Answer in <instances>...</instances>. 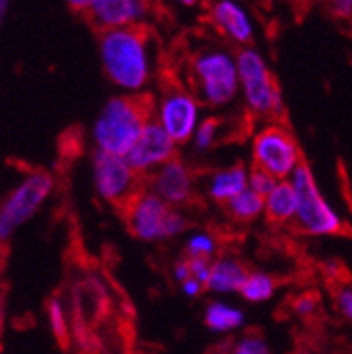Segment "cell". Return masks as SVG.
I'll return each mask as SVG.
<instances>
[{
  "instance_id": "cell-29",
  "label": "cell",
  "mask_w": 352,
  "mask_h": 354,
  "mask_svg": "<svg viewBox=\"0 0 352 354\" xmlns=\"http://www.w3.org/2000/svg\"><path fill=\"white\" fill-rule=\"evenodd\" d=\"M327 7L333 15L342 19L352 17V0H327Z\"/></svg>"
},
{
  "instance_id": "cell-34",
  "label": "cell",
  "mask_w": 352,
  "mask_h": 354,
  "mask_svg": "<svg viewBox=\"0 0 352 354\" xmlns=\"http://www.w3.org/2000/svg\"><path fill=\"white\" fill-rule=\"evenodd\" d=\"M180 5H184V7H196L201 0H178Z\"/></svg>"
},
{
  "instance_id": "cell-14",
  "label": "cell",
  "mask_w": 352,
  "mask_h": 354,
  "mask_svg": "<svg viewBox=\"0 0 352 354\" xmlns=\"http://www.w3.org/2000/svg\"><path fill=\"white\" fill-rule=\"evenodd\" d=\"M150 0H100L86 15L100 32H106L116 28L146 26L144 21L150 17Z\"/></svg>"
},
{
  "instance_id": "cell-12",
  "label": "cell",
  "mask_w": 352,
  "mask_h": 354,
  "mask_svg": "<svg viewBox=\"0 0 352 354\" xmlns=\"http://www.w3.org/2000/svg\"><path fill=\"white\" fill-rule=\"evenodd\" d=\"M175 152H178V144L169 138V133L156 120H150L140 136L138 144L129 150L124 158L142 177H146L154 173L158 167H163L165 162L173 160Z\"/></svg>"
},
{
  "instance_id": "cell-3",
  "label": "cell",
  "mask_w": 352,
  "mask_h": 354,
  "mask_svg": "<svg viewBox=\"0 0 352 354\" xmlns=\"http://www.w3.org/2000/svg\"><path fill=\"white\" fill-rule=\"evenodd\" d=\"M190 88L207 108H228L241 97L237 53L222 44H205L188 62Z\"/></svg>"
},
{
  "instance_id": "cell-35",
  "label": "cell",
  "mask_w": 352,
  "mask_h": 354,
  "mask_svg": "<svg viewBox=\"0 0 352 354\" xmlns=\"http://www.w3.org/2000/svg\"><path fill=\"white\" fill-rule=\"evenodd\" d=\"M3 319H5V310H3V297H0V333H3Z\"/></svg>"
},
{
  "instance_id": "cell-28",
  "label": "cell",
  "mask_w": 352,
  "mask_h": 354,
  "mask_svg": "<svg viewBox=\"0 0 352 354\" xmlns=\"http://www.w3.org/2000/svg\"><path fill=\"white\" fill-rule=\"evenodd\" d=\"M293 308H295V313H297L299 317H311V315L317 313L319 301H317V297H315L313 293H304L302 297L295 299Z\"/></svg>"
},
{
  "instance_id": "cell-7",
  "label": "cell",
  "mask_w": 352,
  "mask_h": 354,
  "mask_svg": "<svg viewBox=\"0 0 352 354\" xmlns=\"http://www.w3.org/2000/svg\"><path fill=\"white\" fill-rule=\"evenodd\" d=\"M203 104L190 86L180 80H167L160 86V93L154 100V120L169 133V138L184 146L194 140V133L203 120Z\"/></svg>"
},
{
  "instance_id": "cell-13",
  "label": "cell",
  "mask_w": 352,
  "mask_h": 354,
  "mask_svg": "<svg viewBox=\"0 0 352 354\" xmlns=\"http://www.w3.org/2000/svg\"><path fill=\"white\" fill-rule=\"evenodd\" d=\"M211 26L224 36L228 42L245 49L253 42L255 24L251 13L239 3V0H213L209 7Z\"/></svg>"
},
{
  "instance_id": "cell-4",
  "label": "cell",
  "mask_w": 352,
  "mask_h": 354,
  "mask_svg": "<svg viewBox=\"0 0 352 354\" xmlns=\"http://www.w3.org/2000/svg\"><path fill=\"white\" fill-rule=\"evenodd\" d=\"M129 232L146 243L171 241L188 230V221L180 209L165 203L152 190H142L122 211Z\"/></svg>"
},
{
  "instance_id": "cell-36",
  "label": "cell",
  "mask_w": 352,
  "mask_h": 354,
  "mask_svg": "<svg viewBox=\"0 0 352 354\" xmlns=\"http://www.w3.org/2000/svg\"><path fill=\"white\" fill-rule=\"evenodd\" d=\"M3 259H5V247L0 243V268H3Z\"/></svg>"
},
{
  "instance_id": "cell-20",
  "label": "cell",
  "mask_w": 352,
  "mask_h": 354,
  "mask_svg": "<svg viewBox=\"0 0 352 354\" xmlns=\"http://www.w3.org/2000/svg\"><path fill=\"white\" fill-rule=\"evenodd\" d=\"M277 289H279V281L272 274L251 272L239 295L249 304H261V301H268L277 293Z\"/></svg>"
},
{
  "instance_id": "cell-30",
  "label": "cell",
  "mask_w": 352,
  "mask_h": 354,
  "mask_svg": "<svg viewBox=\"0 0 352 354\" xmlns=\"http://www.w3.org/2000/svg\"><path fill=\"white\" fill-rule=\"evenodd\" d=\"M173 279L178 281L180 285H182L184 281L192 279V274H190V266H188V259H186V257H182V259H178V261L173 263Z\"/></svg>"
},
{
  "instance_id": "cell-8",
  "label": "cell",
  "mask_w": 352,
  "mask_h": 354,
  "mask_svg": "<svg viewBox=\"0 0 352 354\" xmlns=\"http://www.w3.org/2000/svg\"><path fill=\"white\" fill-rule=\"evenodd\" d=\"M251 162L255 169L270 173L277 180H289L295 169L304 162L302 150L293 138V133L279 124H263L251 142Z\"/></svg>"
},
{
  "instance_id": "cell-33",
  "label": "cell",
  "mask_w": 352,
  "mask_h": 354,
  "mask_svg": "<svg viewBox=\"0 0 352 354\" xmlns=\"http://www.w3.org/2000/svg\"><path fill=\"white\" fill-rule=\"evenodd\" d=\"M7 5H9V0H0V21H3V17H5Z\"/></svg>"
},
{
  "instance_id": "cell-19",
  "label": "cell",
  "mask_w": 352,
  "mask_h": 354,
  "mask_svg": "<svg viewBox=\"0 0 352 354\" xmlns=\"http://www.w3.org/2000/svg\"><path fill=\"white\" fill-rule=\"evenodd\" d=\"M226 213L232 221L237 224H251L257 217L263 215V209H266V198L261 194H257L255 190L247 188L245 192H241L239 196H234L226 207Z\"/></svg>"
},
{
  "instance_id": "cell-1",
  "label": "cell",
  "mask_w": 352,
  "mask_h": 354,
  "mask_svg": "<svg viewBox=\"0 0 352 354\" xmlns=\"http://www.w3.org/2000/svg\"><path fill=\"white\" fill-rule=\"evenodd\" d=\"M100 57L106 76L124 93H142L154 78V51L148 26L102 32Z\"/></svg>"
},
{
  "instance_id": "cell-9",
  "label": "cell",
  "mask_w": 352,
  "mask_h": 354,
  "mask_svg": "<svg viewBox=\"0 0 352 354\" xmlns=\"http://www.w3.org/2000/svg\"><path fill=\"white\" fill-rule=\"evenodd\" d=\"M93 184L98 194L122 213L144 190V177L127 162L124 156L98 150L93 156Z\"/></svg>"
},
{
  "instance_id": "cell-5",
  "label": "cell",
  "mask_w": 352,
  "mask_h": 354,
  "mask_svg": "<svg viewBox=\"0 0 352 354\" xmlns=\"http://www.w3.org/2000/svg\"><path fill=\"white\" fill-rule=\"evenodd\" d=\"M239 80L241 97L249 114L257 118H279L285 110L281 86L259 51L253 47L239 49Z\"/></svg>"
},
{
  "instance_id": "cell-17",
  "label": "cell",
  "mask_w": 352,
  "mask_h": 354,
  "mask_svg": "<svg viewBox=\"0 0 352 354\" xmlns=\"http://www.w3.org/2000/svg\"><path fill=\"white\" fill-rule=\"evenodd\" d=\"M297 215V192L291 180H281L275 190L266 196V209L263 217L272 226H287L295 221Z\"/></svg>"
},
{
  "instance_id": "cell-27",
  "label": "cell",
  "mask_w": 352,
  "mask_h": 354,
  "mask_svg": "<svg viewBox=\"0 0 352 354\" xmlns=\"http://www.w3.org/2000/svg\"><path fill=\"white\" fill-rule=\"evenodd\" d=\"M186 259H188V266H190L192 279L201 281L205 285V289H207V281H209V274H211L213 259H209V257H186Z\"/></svg>"
},
{
  "instance_id": "cell-6",
  "label": "cell",
  "mask_w": 352,
  "mask_h": 354,
  "mask_svg": "<svg viewBox=\"0 0 352 354\" xmlns=\"http://www.w3.org/2000/svg\"><path fill=\"white\" fill-rule=\"evenodd\" d=\"M295 192H297V215L295 224L297 230L306 236H333L340 234L344 224L340 213L329 205L325 194L321 192L313 169L306 160L295 169L289 177Z\"/></svg>"
},
{
  "instance_id": "cell-23",
  "label": "cell",
  "mask_w": 352,
  "mask_h": 354,
  "mask_svg": "<svg viewBox=\"0 0 352 354\" xmlns=\"http://www.w3.org/2000/svg\"><path fill=\"white\" fill-rule=\"evenodd\" d=\"M217 249L215 239L209 232H194L188 241H186V257H209L213 259Z\"/></svg>"
},
{
  "instance_id": "cell-31",
  "label": "cell",
  "mask_w": 352,
  "mask_h": 354,
  "mask_svg": "<svg viewBox=\"0 0 352 354\" xmlns=\"http://www.w3.org/2000/svg\"><path fill=\"white\" fill-rule=\"evenodd\" d=\"M182 291H184V295H188V297H198L203 291H205V285L201 283V281H196V279H188V281H184L182 285Z\"/></svg>"
},
{
  "instance_id": "cell-10",
  "label": "cell",
  "mask_w": 352,
  "mask_h": 354,
  "mask_svg": "<svg viewBox=\"0 0 352 354\" xmlns=\"http://www.w3.org/2000/svg\"><path fill=\"white\" fill-rule=\"evenodd\" d=\"M53 190V177L47 171H32L0 205V243H5L21 224L42 207Z\"/></svg>"
},
{
  "instance_id": "cell-37",
  "label": "cell",
  "mask_w": 352,
  "mask_h": 354,
  "mask_svg": "<svg viewBox=\"0 0 352 354\" xmlns=\"http://www.w3.org/2000/svg\"><path fill=\"white\" fill-rule=\"evenodd\" d=\"M211 354H232L230 350H215V352H211Z\"/></svg>"
},
{
  "instance_id": "cell-15",
  "label": "cell",
  "mask_w": 352,
  "mask_h": 354,
  "mask_svg": "<svg viewBox=\"0 0 352 354\" xmlns=\"http://www.w3.org/2000/svg\"><path fill=\"white\" fill-rule=\"evenodd\" d=\"M247 188H249V171L241 162L213 171L207 180V196L222 207H226L234 196H239Z\"/></svg>"
},
{
  "instance_id": "cell-16",
  "label": "cell",
  "mask_w": 352,
  "mask_h": 354,
  "mask_svg": "<svg viewBox=\"0 0 352 354\" xmlns=\"http://www.w3.org/2000/svg\"><path fill=\"white\" fill-rule=\"evenodd\" d=\"M251 270L247 263L237 257H217L213 259L211 274L207 281V291L211 293H241L243 285L247 283Z\"/></svg>"
},
{
  "instance_id": "cell-25",
  "label": "cell",
  "mask_w": 352,
  "mask_h": 354,
  "mask_svg": "<svg viewBox=\"0 0 352 354\" xmlns=\"http://www.w3.org/2000/svg\"><path fill=\"white\" fill-rule=\"evenodd\" d=\"M279 184V180L277 177H272L270 173H266V171H261V169H251L249 171V188L251 190H255L257 194H261L263 198H266L272 190H275V186Z\"/></svg>"
},
{
  "instance_id": "cell-11",
  "label": "cell",
  "mask_w": 352,
  "mask_h": 354,
  "mask_svg": "<svg viewBox=\"0 0 352 354\" xmlns=\"http://www.w3.org/2000/svg\"><path fill=\"white\" fill-rule=\"evenodd\" d=\"M150 190L175 209H182L196 198V182L190 167L175 156L148 177Z\"/></svg>"
},
{
  "instance_id": "cell-24",
  "label": "cell",
  "mask_w": 352,
  "mask_h": 354,
  "mask_svg": "<svg viewBox=\"0 0 352 354\" xmlns=\"http://www.w3.org/2000/svg\"><path fill=\"white\" fill-rule=\"evenodd\" d=\"M49 323L53 329V335L57 337V342L66 348L68 339H70V329H68V319H66V310L59 304V299H51L49 301Z\"/></svg>"
},
{
  "instance_id": "cell-26",
  "label": "cell",
  "mask_w": 352,
  "mask_h": 354,
  "mask_svg": "<svg viewBox=\"0 0 352 354\" xmlns=\"http://www.w3.org/2000/svg\"><path fill=\"white\" fill-rule=\"evenodd\" d=\"M333 304H335V310L342 315V319L352 325V289L337 287L333 291Z\"/></svg>"
},
{
  "instance_id": "cell-21",
  "label": "cell",
  "mask_w": 352,
  "mask_h": 354,
  "mask_svg": "<svg viewBox=\"0 0 352 354\" xmlns=\"http://www.w3.org/2000/svg\"><path fill=\"white\" fill-rule=\"evenodd\" d=\"M222 124L224 120L222 118H217V116H207L201 120L196 133H194V148L196 150H211L217 142H219V136H222Z\"/></svg>"
},
{
  "instance_id": "cell-18",
  "label": "cell",
  "mask_w": 352,
  "mask_h": 354,
  "mask_svg": "<svg viewBox=\"0 0 352 354\" xmlns=\"http://www.w3.org/2000/svg\"><path fill=\"white\" fill-rule=\"evenodd\" d=\"M205 325L213 333H230L245 325V313L226 301H211L205 308Z\"/></svg>"
},
{
  "instance_id": "cell-22",
  "label": "cell",
  "mask_w": 352,
  "mask_h": 354,
  "mask_svg": "<svg viewBox=\"0 0 352 354\" xmlns=\"http://www.w3.org/2000/svg\"><path fill=\"white\" fill-rule=\"evenodd\" d=\"M232 354H270V346L259 333L247 331L230 344Z\"/></svg>"
},
{
  "instance_id": "cell-2",
  "label": "cell",
  "mask_w": 352,
  "mask_h": 354,
  "mask_svg": "<svg viewBox=\"0 0 352 354\" xmlns=\"http://www.w3.org/2000/svg\"><path fill=\"white\" fill-rule=\"evenodd\" d=\"M154 120V97L146 93H124L112 97L100 112L93 124V140L98 150L127 156Z\"/></svg>"
},
{
  "instance_id": "cell-32",
  "label": "cell",
  "mask_w": 352,
  "mask_h": 354,
  "mask_svg": "<svg viewBox=\"0 0 352 354\" xmlns=\"http://www.w3.org/2000/svg\"><path fill=\"white\" fill-rule=\"evenodd\" d=\"M66 3H68L70 9H74L78 13H89L100 3V0H66Z\"/></svg>"
}]
</instances>
